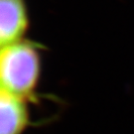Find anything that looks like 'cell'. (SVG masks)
<instances>
[{
  "mask_svg": "<svg viewBox=\"0 0 134 134\" xmlns=\"http://www.w3.org/2000/svg\"><path fill=\"white\" fill-rule=\"evenodd\" d=\"M38 42L23 39L1 47V91L24 98L31 103L40 100L38 86L42 74V50Z\"/></svg>",
  "mask_w": 134,
  "mask_h": 134,
  "instance_id": "cell-1",
  "label": "cell"
},
{
  "mask_svg": "<svg viewBox=\"0 0 134 134\" xmlns=\"http://www.w3.org/2000/svg\"><path fill=\"white\" fill-rule=\"evenodd\" d=\"M30 28L26 0H0L1 47L26 39Z\"/></svg>",
  "mask_w": 134,
  "mask_h": 134,
  "instance_id": "cell-2",
  "label": "cell"
},
{
  "mask_svg": "<svg viewBox=\"0 0 134 134\" xmlns=\"http://www.w3.org/2000/svg\"><path fill=\"white\" fill-rule=\"evenodd\" d=\"M31 103L6 91L0 94V134H23L32 126L46 121H32L28 104Z\"/></svg>",
  "mask_w": 134,
  "mask_h": 134,
  "instance_id": "cell-3",
  "label": "cell"
}]
</instances>
